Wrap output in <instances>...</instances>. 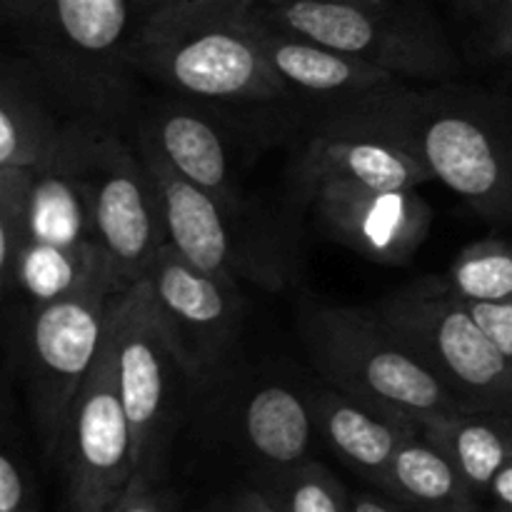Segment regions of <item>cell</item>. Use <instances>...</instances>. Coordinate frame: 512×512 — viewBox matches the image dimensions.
Wrapping results in <instances>:
<instances>
[{
  "label": "cell",
  "instance_id": "6da1fadb",
  "mask_svg": "<svg viewBox=\"0 0 512 512\" xmlns=\"http://www.w3.org/2000/svg\"><path fill=\"white\" fill-rule=\"evenodd\" d=\"M413 153L430 178L488 220H512V133L500 115L460 90L403 83L335 105Z\"/></svg>",
  "mask_w": 512,
  "mask_h": 512
},
{
  "label": "cell",
  "instance_id": "7a4b0ae2",
  "mask_svg": "<svg viewBox=\"0 0 512 512\" xmlns=\"http://www.w3.org/2000/svg\"><path fill=\"white\" fill-rule=\"evenodd\" d=\"M130 65L190 100L263 105L293 95L260 48L250 0H148Z\"/></svg>",
  "mask_w": 512,
  "mask_h": 512
},
{
  "label": "cell",
  "instance_id": "3957f363",
  "mask_svg": "<svg viewBox=\"0 0 512 512\" xmlns=\"http://www.w3.org/2000/svg\"><path fill=\"white\" fill-rule=\"evenodd\" d=\"M5 18L65 118L113 128L135 118L128 0H20Z\"/></svg>",
  "mask_w": 512,
  "mask_h": 512
},
{
  "label": "cell",
  "instance_id": "277c9868",
  "mask_svg": "<svg viewBox=\"0 0 512 512\" xmlns=\"http://www.w3.org/2000/svg\"><path fill=\"white\" fill-rule=\"evenodd\" d=\"M310 360L333 388L420 423L473 410L373 308H310L300 318Z\"/></svg>",
  "mask_w": 512,
  "mask_h": 512
},
{
  "label": "cell",
  "instance_id": "5b68a950",
  "mask_svg": "<svg viewBox=\"0 0 512 512\" xmlns=\"http://www.w3.org/2000/svg\"><path fill=\"white\" fill-rule=\"evenodd\" d=\"M115 380L133 438V480L125 495L160 488L188 388H195L163 328L148 278L113 295L108 330Z\"/></svg>",
  "mask_w": 512,
  "mask_h": 512
},
{
  "label": "cell",
  "instance_id": "8992f818",
  "mask_svg": "<svg viewBox=\"0 0 512 512\" xmlns=\"http://www.w3.org/2000/svg\"><path fill=\"white\" fill-rule=\"evenodd\" d=\"M270 23L338 53L370 60L403 80H445L458 58L418 5L398 0H250Z\"/></svg>",
  "mask_w": 512,
  "mask_h": 512
},
{
  "label": "cell",
  "instance_id": "52a82bcc",
  "mask_svg": "<svg viewBox=\"0 0 512 512\" xmlns=\"http://www.w3.org/2000/svg\"><path fill=\"white\" fill-rule=\"evenodd\" d=\"M373 310L470 408L512 420L508 360L445 280H418Z\"/></svg>",
  "mask_w": 512,
  "mask_h": 512
},
{
  "label": "cell",
  "instance_id": "ba28073f",
  "mask_svg": "<svg viewBox=\"0 0 512 512\" xmlns=\"http://www.w3.org/2000/svg\"><path fill=\"white\" fill-rule=\"evenodd\" d=\"M93 238L113 295L145 278L168 243L153 178L125 128L95 125L85 158Z\"/></svg>",
  "mask_w": 512,
  "mask_h": 512
},
{
  "label": "cell",
  "instance_id": "9c48e42d",
  "mask_svg": "<svg viewBox=\"0 0 512 512\" xmlns=\"http://www.w3.org/2000/svg\"><path fill=\"white\" fill-rule=\"evenodd\" d=\"M113 300L108 270L98 268L75 293L35 308L28 335V390L43 453L58 460L80 385L103 348Z\"/></svg>",
  "mask_w": 512,
  "mask_h": 512
},
{
  "label": "cell",
  "instance_id": "30bf717a",
  "mask_svg": "<svg viewBox=\"0 0 512 512\" xmlns=\"http://www.w3.org/2000/svg\"><path fill=\"white\" fill-rule=\"evenodd\" d=\"M58 463L65 475V512H110L130 488L133 438L108 335L75 395Z\"/></svg>",
  "mask_w": 512,
  "mask_h": 512
},
{
  "label": "cell",
  "instance_id": "8fae6325",
  "mask_svg": "<svg viewBox=\"0 0 512 512\" xmlns=\"http://www.w3.org/2000/svg\"><path fill=\"white\" fill-rule=\"evenodd\" d=\"M163 328L195 388L218 378L238 340L243 298L230 275L205 273L170 243L145 275Z\"/></svg>",
  "mask_w": 512,
  "mask_h": 512
},
{
  "label": "cell",
  "instance_id": "7c38bea8",
  "mask_svg": "<svg viewBox=\"0 0 512 512\" xmlns=\"http://www.w3.org/2000/svg\"><path fill=\"white\" fill-rule=\"evenodd\" d=\"M315 220L338 243L380 265L413 260L430 233V205L418 190H378L333 180L305 193Z\"/></svg>",
  "mask_w": 512,
  "mask_h": 512
},
{
  "label": "cell",
  "instance_id": "4fadbf2b",
  "mask_svg": "<svg viewBox=\"0 0 512 512\" xmlns=\"http://www.w3.org/2000/svg\"><path fill=\"white\" fill-rule=\"evenodd\" d=\"M130 138L158 190L168 243L205 273L230 278L250 273L253 255L245 245L235 243L233 225L238 218H233L213 195L180 175L140 130H133Z\"/></svg>",
  "mask_w": 512,
  "mask_h": 512
},
{
  "label": "cell",
  "instance_id": "5bb4252c",
  "mask_svg": "<svg viewBox=\"0 0 512 512\" xmlns=\"http://www.w3.org/2000/svg\"><path fill=\"white\" fill-rule=\"evenodd\" d=\"M295 180L308 193L333 180L378 190H418L433 178L413 153L383 133L348 115L330 113L300 153Z\"/></svg>",
  "mask_w": 512,
  "mask_h": 512
},
{
  "label": "cell",
  "instance_id": "9a60e30c",
  "mask_svg": "<svg viewBox=\"0 0 512 512\" xmlns=\"http://www.w3.org/2000/svg\"><path fill=\"white\" fill-rule=\"evenodd\" d=\"M250 10H253L255 33H258V43L265 58L293 95L300 93L330 100L335 108L348 100L403 83L400 75L390 73L370 60L325 48L315 40L270 23L253 5Z\"/></svg>",
  "mask_w": 512,
  "mask_h": 512
},
{
  "label": "cell",
  "instance_id": "2e32d148",
  "mask_svg": "<svg viewBox=\"0 0 512 512\" xmlns=\"http://www.w3.org/2000/svg\"><path fill=\"white\" fill-rule=\"evenodd\" d=\"M308 398L320 438L340 460L378 488H383L400 445L420 433L413 420L385 413L333 385L313 390Z\"/></svg>",
  "mask_w": 512,
  "mask_h": 512
},
{
  "label": "cell",
  "instance_id": "e0dca14e",
  "mask_svg": "<svg viewBox=\"0 0 512 512\" xmlns=\"http://www.w3.org/2000/svg\"><path fill=\"white\" fill-rule=\"evenodd\" d=\"M135 118V130H140L180 175L213 195L233 218L240 220L243 200L235 190L225 138L205 115L188 105L165 103L143 118Z\"/></svg>",
  "mask_w": 512,
  "mask_h": 512
},
{
  "label": "cell",
  "instance_id": "ac0fdd59",
  "mask_svg": "<svg viewBox=\"0 0 512 512\" xmlns=\"http://www.w3.org/2000/svg\"><path fill=\"white\" fill-rule=\"evenodd\" d=\"M28 58L8 60L0 80V168L48 163L68 118Z\"/></svg>",
  "mask_w": 512,
  "mask_h": 512
},
{
  "label": "cell",
  "instance_id": "d6986e66",
  "mask_svg": "<svg viewBox=\"0 0 512 512\" xmlns=\"http://www.w3.org/2000/svg\"><path fill=\"white\" fill-rule=\"evenodd\" d=\"M380 490L413 512H483L480 495L423 433L400 445Z\"/></svg>",
  "mask_w": 512,
  "mask_h": 512
},
{
  "label": "cell",
  "instance_id": "ffe728a7",
  "mask_svg": "<svg viewBox=\"0 0 512 512\" xmlns=\"http://www.w3.org/2000/svg\"><path fill=\"white\" fill-rule=\"evenodd\" d=\"M318 430L308 395L285 385H263L243 408V440L268 470L293 468L308 460Z\"/></svg>",
  "mask_w": 512,
  "mask_h": 512
},
{
  "label": "cell",
  "instance_id": "44dd1931",
  "mask_svg": "<svg viewBox=\"0 0 512 512\" xmlns=\"http://www.w3.org/2000/svg\"><path fill=\"white\" fill-rule=\"evenodd\" d=\"M420 433L443 450L478 495L490 493L500 470L512 460V420L463 410L420 423Z\"/></svg>",
  "mask_w": 512,
  "mask_h": 512
},
{
  "label": "cell",
  "instance_id": "7402d4cb",
  "mask_svg": "<svg viewBox=\"0 0 512 512\" xmlns=\"http://www.w3.org/2000/svg\"><path fill=\"white\" fill-rule=\"evenodd\" d=\"M105 260L98 245L65 248V245L28 240L15 265L13 290H20L35 308L68 298Z\"/></svg>",
  "mask_w": 512,
  "mask_h": 512
},
{
  "label": "cell",
  "instance_id": "603a6c76",
  "mask_svg": "<svg viewBox=\"0 0 512 512\" xmlns=\"http://www.w3.org/2000/svg\"><path fill=\"white\" fill-rule=\"evenodd\" d=\"M260 493L275 512H350V495L325 465L303 460L293 468L268 470Z\"/></svg>",
  "mask_w": 512,
  "mask_h": 512
},
{
  "label": "cell",
  "instance_id": "cb8c5ba5",
  "mask_svg": "<svg viewBox=\"0 0 512 512\" xmlns=\"http://www.w3.org/2000/svg\"><path fill=\"white\" fill-rule=\"evenodd\" d=\"M443 280L465 303H510L512 245L503 240L468 245Z\"/></svg>",
  "mask_w": 512,
  "mask_h": 512
},
{
  "label": "cell",
  "instance_id": "d4e9b609",
  "mask_svg": "<svg viewBox=\"0 0 512 512\" xmlns=\"http://www.w3.org/2000/svg\"><path fill=\"white\" fill-rule=\"evenodd\" d=\"M33 168H0V280L5 293L13 290L15 265L28 243V205L33 190Z\"/></svg>",
  "mask_w": 512,
  "mask_h": 512
},
{
  "label": "cell",
  "instance_id": "484cf974",
  "mask_svg": "<svg viewBox=\"0 0 512 512\" xmlns=\"http://www.w3.org/2000/svg\"><path fill=\"white\" fill-rule=\"evenodd\" d=\"M0 512H40L28 463L10 445L0 455Z\"/></svg>",
  "mask_w": 512,
  "mask_h": 512
},
{
  "label": "cell",
  "instance_id": "4316f807",
  "mask_svg": "<svg viewBox=\"0 0 512 512\" xmlns=\"http://www.w3.org/2000/svg\"><path fill=\"white\" fill-rule=\"evenodd\" d=\"M480 328L490 335L512 370V300L510 303H468Z\"/></svg>",
  "mask_w": 512,
  "mask_h": 512
},
{
  "label": "cell",
  "instance_id": "83f0119b",
  "mask_svg": "<svg viewBox=\"0 0 512 512\" xmlns=\"http://www.w3.org/2000/svg\"><path fill=\"white\" fill-rule=\"evenodd\" d=\"M110 512H173V503H170L168 493L155 488L148 493L125 495Z\"/></svg>",
  "mask_w": 512,
  "mask_h": 512
},
{
  "label": "cell",
  "instance_id": "f1b7e54d",
  "mask_svg": "<svg viewBox=\"0 0 512 512\" xmlns=\"http://www.w3.org/2000/svg\"><path fill=\"white\" fill-rule=\"evenodd\" d=\"M493 48L512 55V0H495L493 5Z\"/></svg>",
  "mask_w": 512,
  "mask_h": 512
},
{
  "label": "cell",
  "instance_id": "f546056e",
  "mask_svg": "<svg viewBox=\"0 0 512 512\" xmlns=\"http://www.w3.org/2000/svg\"><path fill=\"white\" fill-rule=\"evenodd\" d=\"M493 495L498 512H512V460L498 473V478L490 485V493Z\"/></svg>",
  "mask_w": 512,
  "mask_h": 512
},
{
  "label": "cell",
  "instance_id": "4dcf8cb0",
  "mask_svg": "<svg viewBox=\"0 0 512 512\" xmlns=\"http://www.w3.org/2000/svg\"><path fill=\"white\" fill-rule=\"evenodd\" d=\"M228 512H275V510L260 490H243V493L235 495Z\"/></svg>",
  "mask_w": 512,
  "mask_h": 512
},
{
  "label": "cell",
  "instance_id": "1f68e13d",
  "mask_svg": "<svg viewBox=\"0 0 512 512\" xmlns=\"http://www.w3.org/2000/svg\"><path fill=\"white\" fill-rule=\"evenodd\" d=\"M350 512H403L398 505H390L373 495H350Z\"/></svg>",
  "mask_w": 512,
  "mask_h": 512
},
{
  "label": "cell",
  "instance_id": "d6a6232c",
  "mask_svg": "<svg viewBox=\"0 0 512 512\" xmlns=\"http://www.w3.org/2000/svg\"><path fill=\"white\" fill-rule=\"evenodd\" d=\"M20 3V0H3V13L5 15H8L10 13V10H13L15 8V5H18Z\"/></svg>",
  "mask_w": 512,
  "mask_h": 512
},
{
  "label": "cell",
  "instance_id": "836d02e7",
  "mask_svg": "<svg viewBox=\"0 0 512 512\" xmlns=\"http://www.w3.org/2000/svg\"><path fill=\"white\" fill-rule=\"evenodd\" d=\"M463 5H468V8H478V5H483L485 0H460Z\"/></svg>",
  "mask_w": 512,
  "mask_h": 512
}]
</instances>
